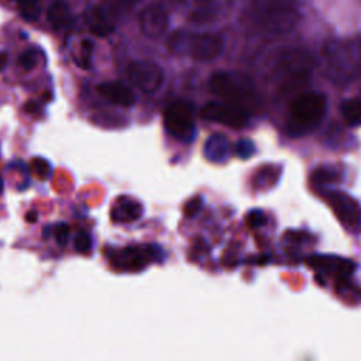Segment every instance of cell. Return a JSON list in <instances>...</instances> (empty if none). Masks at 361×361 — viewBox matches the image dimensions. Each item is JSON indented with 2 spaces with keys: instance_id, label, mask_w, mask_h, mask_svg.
<instances>
[{
  "instance_id": "1",
  "label": "cell",
  "mask_w": 361,
  "mask_h": 361,
  "mask_svg": "<svg viewBox=\"0 0 361 361\" xmlns=\"http://www.w3.org/2000/svg\"><path fill=\"white\" fill-rule=\"evenodd\" d=\"M251 18L268 34L288 32L299 18L298 0H252Z\"/></svg>"
},
{
  "instance_id": "2",
  "label": "cell",
  "mask_w": 361,
  "mask_h": 361,
  "mask_svg": "<svg viewBox=\"0 0 361 361\" xmlns=\"http://www.w3.org/2000/svg\"><path fill=\"white\" fill-rule=\"evenodd\" d=\"M326 111V97L317 92L298 94L289 106V128L296 134L313 130Z\"/></svg>"
},
{
  "instance_id": "3",
  "label": "cell",
  "mask_w": 361,
  "mask_h": 361,
  "mask_svg": "<svg viewBox=\"0 0 361 361\" xmlns=\"http://www.w3.org/2000/svg\"><path fill=\"white\" fill-rule=\"evenodd\" d=\"M327 63L334 79L348 80L361 71V51L353 42H331L326 49Z\"/></svg>"
},
{
  "instance_id": "4",
  "label": "cell",
  "mask_w": 361,
  "mask_h": 361,
  "mask_svg": "<svg viewBox=\"0 0 361 361\" xmlns=\"http://www.w3.org/2000/svg\"><path fill=\"white\" fill-rule=\"evenodd\" d=\"M209 87L213 94L243 109L254 97L252 86L245 78L227 72H216L209 80Z\"/></svg>"
},
{
  "instance_id": "5",
  "label": "cell",
  "mask_w": 361,
  "mask_h": 361,
  "mask_svg": "<svg viewBox=\"0 0 361 361\" xmlns=\"http://www.w3.org/2000/svg\"><path fill=\"white\" fill-rule=\"evenodd\" d=\"M166 131L182 141H189L195 133V106L188 100H176L164 111Z\"/></svg>"
},
{
  "instance_id": "6",
  "label": "cell",
  "mask_w": 361,
  "mask_h": 361,
  "mask_svg": "<svg viewBox=\"0 0 361 361\" xmlns=\"http://www.w3.org/2000/svg\"><path fill=\"white\" fill-rule=\"evenodd\" d=\"M281 68L285 76L283 87L290 92L298 86H303L312 73L313 58L305 49H288L281 56Z\"/></svg>"
},
{
  "instance_id": "7",
  "label": "cell",
  "mask_w": 361,
  "mask_h": 361,
  "mask_svg": "<svg viewBox=\"0 0 361 361\" xmlns=\"http://www.w3.org/2000/svg\"><path fill=\"white\" fill-rule=\"evenodd\" d=\"M161 258V250L157 245H133L113 251L109 255L111 267L123 272H137L151 262Z\"/></svg>"
},
{
  "instance_id": "8",
  "label": "cell",
  "mask_w": 361,
  "mask_h": 361,
  "mask_svg": "<svg viewBox=\"0 0 361 361\" xmlns=\"http://www.w3.org/2000/svg\"><path fill=\"white\" fill-rule=\"evenodd\" d=\"M323 199L333 209L336 217L340 223L351 231H358L361 227V206L360 203L351 197L348 193L334 190V189H323Z\"/></svg>"
},
{
  "instance_id": "9",
  "label": "cell",
  "mask_w": 361,
  "mask_h": 361,
  "mask_svg": "<svg viewBox=\"0 0 361 361\" xmlns=\"http://www.w3.org/2000/svg\"><path fill=\"white\" fill-rule=\"evenodd\" d=\"M200 117L233 128H241L248 123V111L227 102L206 103L200 110Z\"/></svg>"
},
{
  "instance_id": "10",
  "label": "cell",
  "mask_w": 361,
  "mask_h": 361,
  "mask_svg": "<svg viewBox=\"0 0 361 361\" xmlns=\"http://www.w3.org/2000/svg\"><path fill=\"white\" fill-rule=\"evenodd\" d=\"M195 61L207 62L217 58L223 51V39L217 34L203 32L185 35L183 48Z\"/></svg>"
},
{
  "instance_id": "11",
  "label": "cell",
  "mask_w": 361,
  "mask_h": 361,
  "mask_svg": "<svg viewBox=\"0 0 361 361\" xmlns=\"http://www.w3.org/2000/svg\"><path fill=\"white\" fill-rule=\"evenodd\" d=\"M128 79L141 92L152 93L162 85L164 71L154 62L140 61L128 66Z\"/></svg>"
},
{
  "instance_id": "12",
  "label": "cell",
  "mask_w": 361,
  "mask_h": 361,
  "mask_svg": "<svg viewBox=\"0 0 361 361\" xmlns=\"http://www.w3.org/2000/svg\"><path fill=\"white\" fill-rule=\"evenodd\" d=\"M309 265H312L317 272L331 276L334 279V285L351 278L355 268L354 262L330 255H313L309 258Z\"/></svg>"
},
{
  "instance_id": "13",
  "label": "cell",
  "mask_w": 361,
  "mask_h": 361,
  "mask_svg": "<svg viewBox=\"0 0 361 361\" xmlns=\"http://www.w3.org/2000/svg\"><path fill=\"white\" fill-rule=\"evenodd\" d=\"M138 21L144 35L148 38H158L168 28L169 17L166 8L161 3H152L141 11Z\"/></svg>"
},
{
  "instance_id": "14",
  "label": "cell",
  "mask_w": 361,
  "mask_h": 361,
  "mask_svg": "<svg viewBox=\"0 0 361 361\" xmlns=\"http://www.w3.org/2000/svg\"><path fill=\"white\" fill-rule=\"evenodd\" d=\"M99 93L111 102L113 104L123 106V107H131L135 103V94L126 83L121 80H109L103 82L97 86Z\"/></svg>"
},
{
  "instance_id": "15",
  "label": "cell",
  "mask_w": 361,
  "mask_h": 361,
  "mask_svg": "<svg viewBox=\"0 0 361 361\" xmlns=\"http://www.w3.org/2000/svg\"><path fill=\"white\" fill-rule=\"evenodd\" d=\"M134 4L130 0H102L96 10L109 21L113 27L120 23Z\"/></svg>"
},
{
  "instance_id": "16",
  "label": "cell",
  "mask_w": 361,
  "mask_h": 361,
  "mask_svg": "<svg viewBox=\"0 0 361 361\" xmlns=\"http://www.w3.org/2000/svg\"><path fill=\"white\" fill-rule=\"evenodd\" d=\"M142 206L130 197H121L111 210V219L117 223H128L140 219Z\"/></svg>"
},
{
  "instance_id": "17",
  "label": "cell",
  "mask_w": 361,
  "mask_h": 361,
  "mask_svg": "<svg viewBox=\"0 0 361 361\" xmlns=\"http://www.w3.org/2000/svg\"><path fill=\"white\" fill-rule=\"evenodd\" d=\"M231 152V145L223 134H214L207 138L204 144V155L213 162H223Z\"/></svg>"
},
{
  "instance_id": "18",
  "label": "cell",
  "mask_w": 361,
  "mask_h": 361,
  "mask_svg": "<svg viewBox=\"0 0 361 361\" xmlns=\"http://www.w3.org/2000/svg\"><path fill=\"white\" fill-rule=\"evenodd\" d=\"M47 18L55 30H63L68 28L72 23V13L65 1L55 0L47 10Z\"/></svg>"
},
{
  "instance_id": "19",
  "label": "cell",
  "mask_w": 361,
  "mask_h": 361,
  "mask_svg": "<svg viewBox=\"0 0 361 361\" xmlns=\"http://www.w3.org/2000/svg\"><path fill=\"white\" fill-rule=\"evenodd\" d=\"M86 24L90 32H93L97 37H107L114 31V27L109 21H106V18L96 8L90 10L86 14Z\"/></svg>"
},
{
  "instance_id": "20",
  "label": "cell",
  "mask_w": 361,
  "mask_h": 361,
  "mask_svg": "<svg viewBox=\"0 0 361 361\" xmlns=\"http://www.w3.org/2000/svg\"><path fill=\"white\" fill-rule=\"evenodd\" d=\"M340 113L348 126H353V127L360 126L361 124V100L347 99L341 102Z\"/></svg>"
},
{
  "instance_id": "21",
  "label": "cell",
  "mask_w": 361,
  "mask_h": 361,
  "mask_svg": "<svg viewBox=\"0 0 361 361\" xmlns=\"http://www.w3.org/2000/svg\"><path fill=\"white\" fill-rule=\"evenodd\" d=\"M340 175L338 172H336V169L330 168V166H320L316 171H313L312 173V182L316 186H326V185H331L338 182Z\"/></svg>"
},
{
  "instance_id": "22",
  "label": "cell",
  "mask_w": 361,
  "mask_h": 361,
  "mask_svg": "<svg viewBox=\"0 0 361 361\" xmlns=\"http://www.w3.org/2000/svg\"><path fill=\"white\" fill-rule=\"evenodd\" d=\"M93 48H94V44L92 39H83L80 42V47H79V56L75 58L76 63L83 68V69H89L90 68V61H92V55H93Z\"/></svg>"
},
{
  "instance_id": "23",
  "label": "cell",
  "mask_w": 361,
  "mask_h": 361,
  "mask_svg": "<svg viewBox=\"0 0 361 361\" xmlns=\"http://www.w3.org/2000/svg\"><path fill=\"white\" fill-rule=\"evenodd\" d=\"M20 13L27 21H35L41 16V6L38 1L30 0V1H23L20 3Z\"/></svg>"
},
{
  "instance_id": "24",
  "label": "cell",
  "mask_w": 361,
  "mask_h": 361,
  "mask_svg": "<svg viewBox=\"0 0 361 361\" xmlns=\"http://www.w3.org/2000/svg\"><path fill=\"white\" fill-rule=\"evenodd\" d=\"M214 8V0H197L193 17L196 21L207 20Z\"/></svg>"
},
{
  "instance_id": "25",
  "label": "cell",
  "mask_w": 361,
  "mask_h": 361,
  "mask_svg": "<svg viewBox=\"0 0 361 361\" xmlns=\"http://www.w3.org/2000/svg\"><path fill=\"white\" fill-rule=\"evenodd\" d=\"M31 169L32 172L39 178V179H47L51 173V165L47 159L44 158H34L31 161Z\"/></svg>"
},
{
  "instance_id": "26",
  "label": "cell",
  "mask_w": 361,
  "mask_h": 361,
  "mask_svg": "<svg viewBox=\"0 0 361 361\" xmlns=\"http://www.w3.org/2000/svg\"><path fill=\"white\" fill-rule=\"evenodd\" d=\"M18 65L24 71H31L37 65V54L34 49H27L18 56Z\"/></svg>"
},
{
  "instance_id": "27",
  "label": "cell",
  "mask_w": 361,
  "mask_h": 361,
  "mask_svg": "<svg viewBox=\"0 0 361 361\" xmlns=\"http://www.w3.org/2000/svg\"><path fill=\"white\" fill-rule=\"evenodd\" d=\"M75 248L76 251L86 254L92 248V238L86 231H79L75 237Z\"/></svg>"
},
{
  "instance_id": "28",
  "label": "cell",
  "mask_w": 361,
  "mask_h": 361,
  "mask_svg": "<svg viewBox=\"0 0 361 361\" xmlns=\"http://www.w3.org/2000/svg\"><path fill=\"white\" fill-rule=\"evenodd\" d=\"M235 154L240 157V158H248L252 155L254 152V145L251 144V141L248 140H240L237 144H235Z\"/></svg>"
},
{
  "instance_id": "29",
  "label": "cell",
  "mask_w": 361,
  "mask_h": 361,
  "mask_svg": "<svg viewBox=\"0 0 361 361\" xmlns=\"http://www.w3.org/2000/svg\"><path fill=\"white\" fill-rule=\"evenodd\" d=\"M202 204H203L202 197H200V196H195L193 199H190V200L185 204V214H186L188 217L196 216V214L200 212Z\"/></svg>"
},
{
  "instance_id": "30",
  "label": "cell",
  "mask_w": 361,
  "mask_h": 361,
  "mask_svg": "<svg viewBox=\"0 0 361 361\" xmlns=\"http://www.w3.org/2000/svg\"><path fill=\"white\" fill-rule=\"evenodd\" d=\"M54 235L59 245H65L69 237V227L65 223H59L54 227Z\"/></svg>"
},
{
  "instance_id": "31",
  "label": "cell",
  "mask_w": 361,
  "mask_h": 361,
  "mask_svg": "<svg viewBox=\"0 0 361 361\" xmlns=\"http://www.w3.org/2000/svg\"><path fill=\"white\" fill-rule=\"evenodd\" d=\"M247 223L250 227H261L265 223V216L261 210H252L247 216Z\"/></svg>"
},
{
  "instance_id": "32",
  "label": "cell",
  "mask_w": 361,
  "mask_h": 361,
  "mask_svg": "<svg viewBox=\"0 0 361 361\" xmlns=\"http://www.w3.org/2000/svg\"><path fill=\"white\" fill-rule=\"evenodd\" d=\"M24 110H25L27 113H31V114L38 113V111H39V104H38L37 102H34V100H30V102H27V103L24 104Z\"/></svg>"
},
{
  "instance_id": "33",
  "label": "cell",
  "mask_w": 361,
  "mask_h": 361,
  "mask_svg": "<svg viewBox=\"0 0 361 361\" xmlns=\"http://www.w3.org/2000/svg\"><path fill=\"white\" fill-rule=\"evenodd\" d=\"M7 62H8V56L6 52L0 51V71H3L6 66H7Z\"/></svg>"
},
{
  "instance_id": "34",
  "label": "cell",
  "mask_w": 361,
  "mask_h": 361,
  "mask_svg": "<svg viewBox=\"0 0 361 361\" xmlns=\"http://www.w3.org/2000/svg\"><path fill=\"white\" fill-rule=\"evenodd\" d=\"M37 219H38V214H37V212H34V210H31V212H28V213L25 214V220H27L28 223H34V221H37Z\"/></svg>"
},
{
  "instance_id": "35",
  "label": "cell",
  "mask_w": 361,
  "mask_h": 361,
  "mask_svg": "<svg viewBox=\"0 0 361 361\" xmlns=\"http://www.w3.org/2000/svg\"><path fill=\"white\" fill-rule=\"evenodd\" d=\"M3 192V180H1V178H0V193Z\"/></svg>"
},
{
  "instance_id": "36",
  "label": "cell",
  "mask_w": 361,
  "mask_h": 361,
  "mask_svg": "<svg viewBox=\"0 0 361 361\" xmlns=\"http://www.w3.org/2000/svg\"><path fill=\"white\" fill-rule=\"evenodd\" d=\"M130 1H131V3H133V4H135V3H138V1H140V0H130Z\"/></svg>"
},
{
  "instance_id": "37",
  "label": "cell",
  "mask_w": 361,
  "mask_h": 361,
  "mask_svg": "<svg viewBox=\"0 0 361 361\" xmlns=\"http://www.w3.org/2000/svg\"><path fill=\"white\" fill-rule=\"evenodd\" d=\"M17 1H20V3H23V1H30V0H17ZM34 1H38V0H34Z\"/></svg>"
}]
</instances>
